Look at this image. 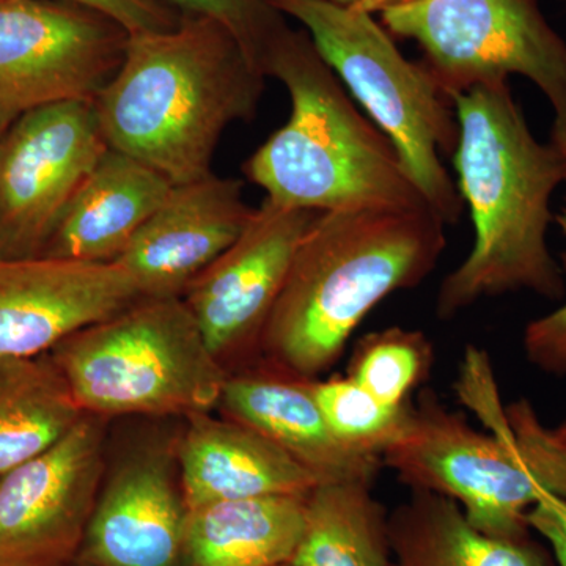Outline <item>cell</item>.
Returning <instances> with one entry per match:
<instances>
[{
    "label": "cell",
    "mask_w": 566,
    "mask_h": 566,
    "mask_svg": "<svg viewBox=\"0 0 566 566\" xmlns=\"http://www.w3.org/2000/svg\"><path fill=\"white\" fill-rule=\"evenodd\" d=\"M129 33L98 11L59 0H0V111L95 102Z\"/></svg>",
    "instance_id": "cell-9"
},
{
    "label": "cell",
    "mask_w": 566,
    "mask_h": 566,
    "mask_svg": "<svg viewBox=\"0 0 566 566\" xmlns=\"http://www.w3.org/2000/svg\"><path fill=\"white\" fill-rule=\"evenodd\" d=\"M98 11L122 25L129 35L172 31L182 21L180 11L163 0H59Z\"/></svg>",
    "instance_id": "cell-27"
},
{
    "label": "cell",
    "mask_w": 566,
    "mask_h": 566,
    "mask_svg": "<svg viewBox=\"0 0 566 566\" xmlns=\"http://www.w3.org/2000/svg\"><path fill=\"white\" fill-rule=\"evenodd\" d=\"M107 148L95 102L36 107L11 123L0 140V259L40 255Z\"/></svg>",
    "instance_id": "cell-10"
},
{
    "label": "cell",
    "mask_w": 566,
    "mask_h": 566,
    "mask_svg": "<svg viewBox=\"0 0 566 566\" xmlns=\"http://www.w3.org/2000/svg\"><path fill=\"white\" fill-rule=\"evenodd\" d=\"M554 438L557 439L558 444L564 446L566 449V420L564 423L558 424L557 428H551Z\"/></svg>",
    "instance_id": "cell-31"
},
{
    "label": "cell",
    "mask_w": 566,
    "mask_h": 566,
    "mask_svg": "<svg viewBox=\"0 0 566 566\" xmlns=\"http://www.w3.org/2000/svg\"><path fill=\"white\" fill-rule=\"evenodd\" d=\"M566 234V207L554 216ZM528 363L547 375H566V304L545 316L532 319L523 335Z\"/></svg>",
    "instance_id": "cell-26"
},
{
    "label": "cell",
    "mask_w": 566,
    "mask_h": 566,
    "mask_svg": "<svg viewBox=\"0 0 566 566\" xmlns=\"http://www.w3.org/2000/svg\"><path fill=\"white\" fill-rule=\"evenodd\" d=\"M390 566H547L528 539H504L472 526L446 495L411 490L389 515Z\"/></svg>",
    "instance_id": "cell-20"
},
{
    "label": "cell",
    "mask_w": 566,
    "mask_h": 566,
    "mask_svg": "<svg viewBox=\"0 0 566 566\" xmlns=\"http://www.w3.org/2000/svg\"><path fill=\"white\" fill-rule=\"evenodd\" d=\"M185 17H203L223 25L264 74L271 44L285 29L270 0H163ZM266 76V74H264Z\"/></svg>",
    "instance_id": "cell-25"
},
{
    "label": "cell",
    "mask_w": 566,
    "mask_h": 566,
    "mask_svg": "<svg viewBox=\"0 0 566 566\" xmlns=\"http://www.w3.org/2000/svg\"><path fill=\"white\" fill-rule=\"evenodd\" d=\"M17 120V117H13L11 114H7V112L0 111V140H2L3 134L7 133V129L10 128L11 123Z\"/></svg>",
    "instance_id": "cell-30"
},
{
    "label": "cell",
    "mask_w": 566,
    "mask_h": 566,
    "mask_svg": "<svg viewBox=\"0 0 566 566\" xmlns=\"http://www.w3.org/2000/svg\"><path fill=\"white\" fill-rule=\"evenodd\" d=\"M314 394L331 430L346 447L381 460L403 433L411 411V403H382L348 376L315 379Z\"/></svg>",
    "instance_id": "cell-24"
},
{
    "label": "cell",
    "mask_w": 566,
    "mask_h": 566,
    "mask_svg": "<svg viewBox=\"0 0 566 566\" xmlns=\"http://www.w3.org/2000/svg\"><path fill=\"white\" fill-rule=\"evenodd\" d=\"M314 381L264 359L260 367L229 375L219 408L227 419L289 453L319 483L374 485L385 465L381 458L356 452L333 433L316 401Z\"/></svg>",
    "instance_id": "cell-16"
},
{
    "label": "cell",
    "mask_w": 566,
    "mask_h": 566,
    "mask_svg": "<svg viewBox=\"0 0 566 566\" xmlns=\"http://www.w3.org/2000/svg\"><path fill=\"white\" fill-rule=\"evenodd\" d=\"M140 297L117 262L0 259V357L51 353L71 334Z\"/></svg>",
    "instance_id": "cell-13"
},
{
    "label": "cell",
    "mask_w": 566,
    "mask_h": 566,
    "mask_svg": "<svg viewBox=\"0 0 566 566\" xmlns=\"http://www.w3.org/2000/svg\"><path fill=\"white\" fill-rule=\"evenodd\" d=\"M446 227L428 205L316 212L264 326V359L305 378L326 374L376 305L433 273Z\"/></svg>",
    "instance_id": "cell-2"
},
{
    "label": "cell",
    "mask_w": 566,
    "mask_h": 566,
    "mask_svg": "<svg viewBox=\"0 0 566 566\" xmlns=\"http://www.w3.org/2000/svg\"><path fill=\"white\" fill-rule=\"evenodd\" d=\"M172 186L151 167L107 148L63 208L39 256L117 262Z\"/></svg>",
    "instance_id": "cell-17"
},
{
    "label": "cell",
    "mask_w": 566,
    "mask_h": 566,
    "mask_svg": "<svg viewBox=\"0 0 566 566\" xmlns=\"http://www.w3.org/2000/svg\"><path fill=\"white\" fill-rule=\"evenodd\" d=\"M433 363L434 349L427 335L392 326L357 342L346 376L382 403L403 408L427 381Z\"/></svg>",
    "instance_id": "cell-23"
},
{
    "label": "cell",
    "mask_w": 566,
    "mask_h": 566,
    "mask_svg": "<svg viewBox=\"0 0 566 566\" xmlns=\"http://www.w3.org/2000/svg\"><path fill=\"white\" fill-rule=\"evenodd\" d=\"M264 74L290 95L289 120L245 161L264 199L289 210L427 205L386 134L365 118L311 36L283 29Z\"/></svg>",
    "instance_id": "cell-5"
},
{
    "label": "cell",
    "mask_w": 566,
    "mask_h": 566,
    "mask_svg": "<svg viewBox=\"0 0 566 566\" xmlns=\"http://www.w3.org/2000/svg\"><path fill=\"white\" fill-rule=\"evenodd\" d=\"M458 392L490 434L423 389L411 403L403 433L382 453V464L411 490L455 501L483 534L527 539L526 516L535 502L543 494L566 499V449L531 401L502 409L482 349L468 348Z\"/></svg>",
    "instance_id": "cell-4"
},
{
    "label": "cell",
    "mask_w": 566,
    "mask_h": 566,
    "mask_svg": "<svg viewBox=\"0 0 566 566\" xmlns=\"http://www.w3.org/2000/svg\"><path fill=\"white\" fill-rule=\"evenodd\" d=\"M188 506L163 452L128 458L103 488L82 542L91 566H178Z\"/></svg>",
    "instance_id": "cell-15"
},
{
    "label": "cell",
    "mask_w": 566,
    "mask_h": 566,
    "mask_svg": "<svg viewBox=\"0 0 566 566\" xmlns=\"http://www.w3.org/2000/svg\"><path fill=\"white\" fill-rule=\"evenodd\" d=\"M51 356L82 411L98 417L207 415L229 378L181 297H140Z\"/></svg>",
    "instance_id": "cell-7"
},
{
    "label": "cell",
    "mask_w": 566,
    "mask_h": 566,
    "mask_svg": "<svg viewBox=\"0 0 566 566\" xmlns=\"http://www.w3.org/2000/svg\"><path fill=\"white\" fill-rule=\"evenodd\" d=\"M311 36L323 61L392 142L428 207L455 226L464 211L452 158L460 126L453 103L424 63L406 59L375 14L322 0H270Z\"/></svg>",
    "instance_id": "cell-6"
},
{
    "label": "cell",
    "mask_w": 566,
    "mask_h": 566,
    "mask_svg": "<svg viewBox=\"0 0 566 566\" xmlns=\"http://www.w3.org/2000/svg\"><path fill=\"white\" fill-rule=\"evenodd\" d=\"M264 74L219 22L182 17L172 31L129 35L125 59L96 96L99 128L174 186L212 174L223 132L249 120Z\"/></svg>",
    "instance_id": "cell-3"
},
{
    "label": "cell",
    "mask_w": 566,
    "mask_h": 566,
    "mask_svg": "<svg viewBox=\"0 0 566 566\" xmlns=\"http://www.w3.org/2000/svg\"><path fill=\"white\" fill-rule=\"evenodd\" d=\"M452 103L460 126L452 164L474 244L439 286L436 315L455 318L483 297L509 293L560 300L564 274L547 230L551 200L566 182L565 156L536 139L510 82L476 85Z\"/></svg>",
    "instance_id": "cell-1"
},
{
    "label": "cell",
    "mask_w": 566,
    "mask_h": 566,
    "mask_svg": "<svg viewBox=\"0 0 566 566\" xmlns=\"http://www.w3.org/2000/svg\"><path fill=\"white\" fill-rule=\"evenodd\" d=\"M243 186L214 174L172 186L117 260L142 297H181L241 237L255 214Z\"/></svg>",
    "instance_id": "cell-14"
},
{
    "label": "cell",
    "mask_w": 566,
    "mask_h": 566,
    "mask_svg": "<svg viewBox=\"0 0 566 566\" xmlns=\"http://www.w3.org/2000/svg\"><path fill=\"white\" fill-rule=\"evenodd\" d=\"M316 212L264 199L241 237L186 289L181 300L223 365L260 353L264 326Z\"/></svg>",
    "instance_id": "cell-12"
},
{
    "label": "cell",
    "mask_w": 566,
    "mask_h": 566,
    "mask_svg": "<svg viewBox=\"0 0 566 566\" xmlns=\"http://www.w3.org/2000/svg\"><path fill=\"white\" fill-rule=\"evenodd\" d=\"M178 463L188 509L264 495H307L319 483L262 434L210 412L189 417Z\"/></svg>",
    "instance_id": "cell-18"
},
{
    "label": "cell",
    "mask_w": 566,
    "mask_h": 566,
    "mask_svg": "<svg viewBox=\"0 0 566 566\" xmlns=\"http://www.w3.org/2000/svg\"><path fill=\"white\" fill-rule=\"evenodd\" d=\"M416 2H420V0H359L352 9L364 11V13L381 14L382 11L411 6Z\"/></svg>",
    "instance_id": "cell-29"
},
{
    "label": "cell",
    "mask_w": 566,
    "mask_h": 566,
    "mask_svg": "<svg viewBox=\"0 0 566 566\" xmlns=\"http://www.w3.org/2000/svg\"><path fill=\"white\" fill-rule=\"evenodd\" d=\"M307 495H264L188 509L186 566L292 564L305 523Z\"/></svg>",
    "instance_id": "cell-19"
},
{
    "label": "cell",
    "mask_w": 566,
    "mask_h": 566,
    "mask_svg": "<svg viewBox=\"0 0 566 566\" xmlns=\"http://www.w3.org/2000/svg\"><path fill=\"white\" fill-rule=\"evenodd\" d=\"M104 472L102 417L0 475V566H66L80 554Z\"/></svg>",
    "instance_id": "cell-11"
},
{
    "label": "cell",
    "mask_w": 566,
    "mask_h": 566,
    "mask_svg": "<svg viewBox=\"0 0 566 566\" xmlns=\"http://www.w3.org/2000/svg\"><path fill=\"white\" fill-rule=\"evenodd\" d=\"M527 526L545 536L558 565L566 566V499L543 494L527 512Z\"/></svg>",
    "instance_id": "cell-28"
},
{
    "label": "cell",
    "mask_w": 566,
    "mask_h": 566,
    "mask_svg": "<svg viewBox=\"0 0 566 566\" xmlns=\"http://www.w3.org/2000/svg\"><path fill=\"white\" fill-rule=\"evenodd\" d=\"M381 21L419 44L450 102L513 74L534 82L553 107L549 142L566 158V41L539 0H420L382 11Z\"/></svg>",
    "instance_id": "cell-8"
},
{
    "label": "cell",
    "mask_w": 566,
    "mask_h": 566,
    "mask_svg": "<svg viewBox=\"0 0 566 566\" xmlns=\"http://www.w3.org/2000/svg\"><path fill=\"white\" fill-rule=\"evenodd\" d=\"M322 2L334 3L340 7H354L359 0H322Z\"/></svg>",
    "instance_id": "cell-32"
},
{
    "label": "cell",
    "mask_w": 566,
    "mask_h": 566,
    "mask_svg": "<svg viewBox=\"0 0 566 566\" xmlns=\"http://www.w3.org/2000/svg\"><path fill=\"white\" fill-rule=\"evenodd\" d=\"M360 482L318 483L305 497L294 566H390L389 515Z\"/></svg>",
    "instance_id": "cell-22"
},
{
    "label": "cell",
    "mask_w": 566,
    "mask_h": 566,
    "mask_svg": "<svg viewBox=\"0 0 566 566\" xmlns=\"http://www.w3.org/2000/svg\"><path fill=\"white\" fill-rule=\"evenodd\" d=\"M282 566H294V565H292V564H289V565H282Z\"/></svg>",
    "instance_id": "cell-33"
},
{
    "label": "cell",
    "mask_w": 566,
    "mask_h": 566,
    "mask_svg": "<svg viewBox=\"0 0 566 566\" xmlns=\"http://www.w3.org/2000/svg\"><path fill=\"white\" fill-rule=\"evenodd\" d=\"M84 416L51 353L0 357V475L50 450Z\"/></svg>",
    "instance_id": "cell-21"
}]
</instances>
